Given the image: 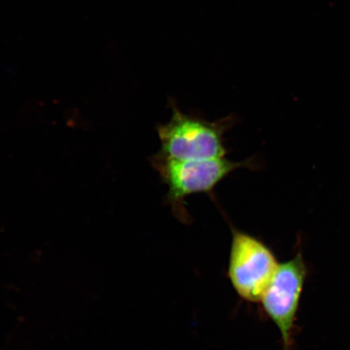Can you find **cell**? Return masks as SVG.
<instances>
[{"label":"cell","mask_w":350,"mask_h":350,"mask_svg":"<svg viewBox=\"0 0 350 350\" xmlns=\"http://www.w3.org/2000/svg\"><path fill=\"white\" fill-rule=\"evenodd\" d=\"M152 163L168 187L167 201L175 217L183 223L190 221L185 206L186 197L198 193L212 195L214 188L234 170L257 167L252 159L235 163L226 157L178 161L156 155Z\"/></svg>","instance_id":"obj_2"},{"label":"cell","mask_w":350,"mask_h":350,"mask_svg":"<svg viewBox=\"0 0 350 350\" xmlns=\"http://www.w3.org/2000/svg\"><path fill=\"white\" fill-rule=\"evenodd\" d=\"M172 116L157 126L161 150L157 156L178 161L222 159L227 153L224 135L234 124L229 116L216 122L186 115L172 104Z\"/></svg>","instance_id":"obj_1"},{"label":"cell","mask_w":350,"mask_h":350,"mask_svg":"<svg viewBox=\"0 0 350 350\" xmlns=\"http://www.w3.org/2000/svg\"><path fill=\"white\" fill-rule=\"evenodd\" d=\"M230 229L227 275L241 299L249 303H259L272 282L279 262L262 241L231 225Z\"/></svg>","instance_id":"obj_3"},{"label":"cell","mask_w":350,"mask_h":350,"mask_svg":"<svg viewBox=\"0 0 350 350\" xmlns=\"http://www.w3.org/2000/svg\"><path fill=\"white\" fill-rule=\"evenodd\" d=\"M308 268L301 250L286 262H279L272 282L260 303L281 334L284 350H291L293 336Z\"/></svg>","instance_id":"obj_4"}]
</instances>
